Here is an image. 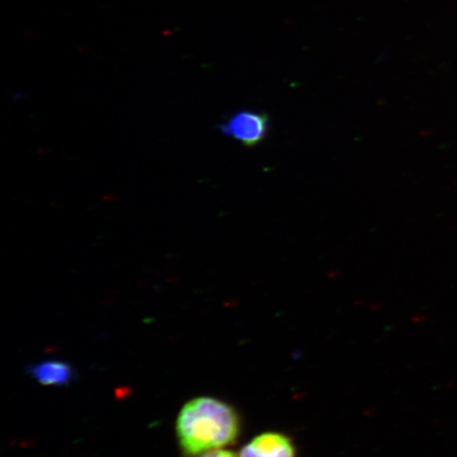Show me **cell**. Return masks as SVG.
Listing matches in <instances>:
<instances>
[{
    "instance_id": "6da1fadb",
    "label": "cell",
    "mask_w": 457,
    "mask_h": 457,
    "mask_svg": "<svg viewBox=\"0 0 457 457\" xmlns=\"http://www.w3.org/2000/svg\"><path fill=\"white\" fill-rule=\"evenodd\" d=\"M241 432L237 411L221 400L192 399L177 420V436L187 454L196 455L220 449L236 441Z\"/></svg>"
},
{
    "instance_id": "7a4b0ae2",
    "label": "cell",
    "mask_w": 457,
    "mask_h": 457,
    "mask_svg": "<svg viewBox=\"0 0 457 457\" xmlns=\"http://www.w3.org/2000/svg\"><path fill=\"white\" fill-rule=\"evenodd\" d=\"M270 118L255 111L237 112L220 125L222 134L231 137L245 147H255L270 134Z\"/></svg>"
},
{
    "instance_id": "3957f363",
    "label": "cell",
    "mask_w": 457,
    "mask_h": 457,
    "mask_svg": "<svg viewBox=\"0 0 457 457\" xmlns=\"http://www.w3.org/2000/svg\"><path fill=\"white\" fill-rule=\"evenodd\" d=\"M239 457H295V448L284 434L267 432L245 445Z\"/></svg>"
},
{
    "instance_id": "277c9868",
    "label": "cell",
    "mask_w": 457,
    "mask_h": 457,
    "mask_svg": "<svg viewBox=\"0 0 457 457\" xmlns=\"http://www.w3.org/2000/svg\"><path fill=\"white\" fill-rule=\"evenodd\" d=\"M34 380L44 386H66L74 377V371L70 364L60 360H46L29 368Z\"/></svg>"
},
{
    "instance_id": "5b68a950",
    "label": "cell",
    "mask_w": 457,
    "mask_h": 457,
    "mask_svg": "<svg viewBox=\"0 0 457 457\" xmlns=\"http://www.w3.org/2000/svg\"><path fill=\"white\" fill-rule=\"evenodd\" d=\"M199 457H237L236 454L231 453V451L222 450V449H215L208 451V453H204L202 456Z\"/></svg>"
}]
</instances>
